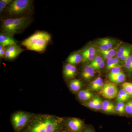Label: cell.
Returning <instances> with one entry per match:
<instances>
[{
    "instance_id": "obj_22",
    "label": "cell",
    "mask_w": 132,
    "mask_h": 132,
    "mask_svg": "<svg viewBox=\"0 0 132 132\" xmlns=\"http://www.w3.org/2000/svg\"><path fill=\"white\" fill-rule=\"evenodd\" d=\"M132 52V46H130L127 49L123 52L118 51L117 53V57L120 59L123 56L127 54H131Z\"/></svg>"
},
{
    "instance_id": "obj_16",
    "label": "cell",
    "mask_w": 132,
    "mask_h": 132,
    "mask_svg": "<svg viewBox=\"0 0 132 132\" xmlns=\"http://www.w3.org/2000/svg\"><path fill=\"white\" fill-rule=\"evenodd\" d=\"M121 65L120 64L119 60L118 58H112L108 60L107 62L106 69L107 70H111L112 69L115 67H121Z\"/></svg>"
},
{
    "instance_id": "obj_26",
    "label": "cell",
    "mask_w": 132,
    "mask_h": 132,
    "mask_svg": "<svg viewBox=\"0 0 132 132\" xmlns=\"http://www.w3.org/2000/svg\"><path fill=\"white\" fill-rule=\"evenodd\" d=\"M124 63L126 68L128 71L132 72V55H130Z\"/></svg>"
},
{
    "instance_id": "obj_14",
    "label": "cell",
    "mask_w": 132,
    "mask_h": 132,
    "mask_svg": "<svg viewBox=\"0 0 132 132\" xmlns=\"http://www.w3.org/2000/svg\"><path fill=\"white\" fill-rule=\"evenodd\" d=\"M132 97V96L127 93L123 88L121 89L117 95L116 101L118 102H124Z\"/></svg>"
},
{
    "instance_id": "obj_36",
    "label": "cell",
    "mask_w": 132,
    "mask_h": 132,
    "mask_svg": "<svg viewBox=\"0 0 132 132\" xmlns=\"http://www.w3.org/2000/svg\"><path fill=\"white\" fill-rule=\"evenodd\" d=\"M81 132H95L92 128L90 127H86L84 128Z\"/></svg>"
},
{
    "instance_id": "obj_20",
    "label": "cell",
    "mask_w": 132,
    "mask_h": 132,
    "mask_svg": "<svg viewBox=\"0 0 132 132\" xmlns=\"http://www.w3.org/2000/svg\"><path fill=\"white\" fill-rule=\"evenodd\" d=\"M20 54L19 53H13L9 52L6 48L5 53V58L7 60H12L16 58Z\"/></svg>"
},
{
    "instance_id": "obj_25",
    "label": "cell",
    "mask_w": 132,
    "mask_h": 132,
    "mask_svg": "<svg viewBox=\"0 0 132 132\" xmlns=\"http://www.w3.org/2000/svg\"><path fill=\"white\" fill-rule=\"evenodd\" d=\"M125 112L128 115H132V100L128 101L126 104Z\"/></svg>"
},
{
    "instance_id": "obj_18",
    "label": "cell",
    "mask_w": 132,
    "mask_h": 132,
    "mask_svg": "<svg viewBox=\"0 0 132 132\" xmlns=\"http://www.w3.org/2000/svg\"><path fill=\"white\" fill-rule=\"evenodd\" d=\"M96 50L94 47H89L85 48L82 51L81 55H94L96 54Z\"/></svg>"
},
{
    "instance_id": "obj_21",
    "label": "cell",
    "mask_w": 132,
    "mask_h": 132,
    "mask_svg": "<svg viewBox=\"0 0 132 132\" xmlns=\"http://www.w3.org/2000/svg\"><path fill=\"white\" fill-rule=\"evenodd\" d=\"M122 87L127 93L132 96V83L125 82L122 85Z\"/></svg>"
},
{
    "instance_id": "obj_1",
    "label": "cell",
    "mask_w": 132,
    "mask_h": 132,
    "mask_svg": "<svg viewBox=\"0 0 132 132\" xmlns=\"http://www.w3.org/2000/svg\"><path fill=\"white\" fill-rule=\"evenodd\" d=\"M63 119L55 116L40 114L32 116L22 132H58Z\"/></svg>"
},
{
    "instance_id": "obj_39",
    "label": "cell",
    "mask_w": 132,
    "mask_h": 132,
    "mask_svg": "<svg viewBox=\"0 0 132 132\" xmlns=\"http://www.w3.org/2000/svg\"><path fill=\"white\" fill-rule=\"evenodd\" d=\"M101 54L102 55H103V57H104V59H107V60H110L112 59V57H111L110 55H109L106 54L104 53H101Z\"/></svg>"
},
{
    "instance_id": "obj_28",
    "label": "cell",
    "mask_w": 132,
    "mask_h": 132,
    "mask_svg": "<svg viewBox=\"0 0 132 132\" xmlns=\"http://www.w3.org/2000/svg\"><path fill=\"white\" fill-rule=\"evenodd\" d=\"M122 72L123 71H121V68L120 67L114 68L111 69V72L109 74L108 77L119 74Z\"/></svg>"
},
{
    "instance_id": "obj_40",
    "label": "cell",
    "mask_w": 132,
    "mask_h": 132,
    "mask_svg": "<svg viewBox=\"0 0 132 132\" xmlns=\"http://www.w3.org/2000/svg\"><path fill=\"white\" fill-rule=\"evenodd\" d=\"M61 132H72L71 131H69V130H64V131H62Z\"/></svg>"
},
{
    "instance_id": "obj_34",
    "label": "cell",
    "mask_w": 132,
    "mask_h": 132,
    "mask_svg": "<svg viewBox=\"0 0 132 132\" xmlns=\"http://www.w3.org/2000/svg\"><path fill=\"white\" fill-rule=\"evenodd\" d=\"M5 53L6 49H5V47L2 45H0V57L1 58L5 57Z\"/></svg>"
},
{
    "instance_id": "obj_35",
    "label": "cell",
    "mask_w": 132,
    "mask_h": 132,
    "mask_svg": "<svg viewBox=\"0 0 132 132\" xmlns=\"http://www.w3.org/2000/svg\"><path fill=\"white\" fill-rule=\"evenodd\" d=\"M105 65V62L104 60V61H102L101 63L98 64L97 65L94 66V67L93 68L95 70H99V69L104 68Z\"/></svg>"
},
{
    "instance_id": "obj_17",
    "label": "cell",
    "mask_w": 132,
    "mask_h": 132,
    "mask_svg": "<svg viewBox=\"0 0 132 132\" xmlns=\"http://www.w3.org/2000/svg\"><path fill=\"white\" fill-rule=\"evenodd\" d=\"M6 49L9 52H13V53H19V54H20L24 50L22 49L21 48L16 45L8 46Z\"/></svg>"
},
{
    "instance_id": "obj_32",
    "label": "cell",
    "mask_w": 132,
    "mask_h": 132,
    "mask_svg": "<svg viewBox=\"0 0 132 132\" xmlns=\"http://www.w3.org/2000/svg\"><path fill=\"white\" fill-rule=\"evenodd\" d=\"M103 39L104 42L106 44L109 49H111L112 48L114 44V43L113 40L111 39H109V38H104V39Z\"/></svg>"
},
{
    "instance_id": "obj_27",
    "label": "cell",
    "mask_w": 132,
    "mask_h": 132,
    "mask_svg": "<svg viewBox=\"0 0 132 132\" xmlns=\"http://www.w3.org/2000/svg\"><path fill=\"white\" fill-rule=\"evenodd\" d=\"M102 109L105 112L107 113H116L117 112L115 111V107L105 106H102Z\"/></svg>"
},
{
    "instance_id": "obj_29",
    "label": "cell",
    "mask_w": 132,
    "mask_h": 132,
    "mask_svg": "<svg viewBox=\"0 0 132 132\" xmlns=\"http://www.w3.org/2000/svg\"><path fill=\"white\" fill-rule=\"evenodd\" d=\"M98 52H99L100 53H104L106 54L110 55L111 57H113L116 54V51L114 49H109L107 50H101L98 49L97 50Z\"/></svg>"
},
{
    "instance_id": "obj_33",
    "label": "cell",
    "mask_w": 132,
    "mask_h": 132,
    "mask_svg": "<svg viewBox=\"0 0 132 132\" xmlns=\"http://www.w3.org/2000/svg\"><path fill=\"white\" fill-rule=\"evenodd\" d=\"M102 102L100 97H98V100H97V104L95 108V109L97 110H101L102 108Z\"/></svg>"
},
{
    "instance_id": "obj_31",
    "label": "cell",
    "mask_w": 132,
    "mask_h": 132,
    "mask_svg": "<svg viewBox=\"0 0 132 132\" xmlns=\"http://www.w3.org/2000/svg\"><path fill=\"white\" fill-rule=\"evenodd\" d=\"M95 55H82V62L93 61L95 58Z\"/></svg>"
},
{
    "instance_id": "obj_30",
    "label": "cell",
    "mask_w": 132,
    "mask_h": 132,
    "mask_svg": "<svg viewBox=\"0 0 132 132\" xmlns=\"http://www.w3.org/2000/svg\"><path fill=\"white\" fill-rule=\"evenodd\" d=\"M98 97H95L94 98L93 100L90 101L88 103L86 104L87 106L90 108L92 109H95L96 104H97V100H98Z\"/></svg>"
},
{
    "instance_id": "obj_4",
    "label": "cell",
    "mask_w": 132,
    "mask_h": 132,
    "mask_svg": "<svg viewBox=\"0 0 132 132\" xmlns=\"http://www.w3.org/2000/svg\"><path fill=\"white\" fill-rule=\"evenodd\" d=\"M31 0H14L5 10L6 13L11 16L22 15L28 12L32 6Z\"/></svg>"
},
{
    "instance_id": "obj_5",
    "label": "cell",
    "mask_w": 132,
    "mask_h": 132,
    "mask_svg": "<svg viewBox=\"0 0 132 132\" xmlns=\"http://www.w3.org/2000/svg\"><path fill=\"white\" fill-rule=\"evenodd\" d=\"M32 116L31 114L23 111H19L12 116L11 121L13 127L17 131L21 130L27 125Z\"/></svg>"
},
{
    "instance_id": "obj_10",
    "label": "cell",
    "mask_w": 132,
    "mask_h": 132,
    "mask_svg": "<svg viewBox=\"0 0 132 132\" xmlns=\"http://www.w3.org/2000/svg\"><path fill=\"white\" fill-rule=\"evenodd\" d=\"M95 71L94 69L90 65L85 67L82 69L81 75L86 80H90L94 76Z\"/></svg>"
},
{
    "instance_id": "obj_19",
    "label": "cell",
    "mask_w": 132,
    "mask_h": 132,
    "mask_svg": "<svg viewBox=\"0 0 132 132\" xmlns=\"http://www.w3.org/2000/svg\"><path fill=\"white\" fill-rule=\"evenodd\" d=\"M98 49L102 50H109V48L104 42L103 39H100L98 40L96 42Z\"/></svg>"
},
{
    "instance_id": "obj_15",
    "label": "cell",
    "mask_w": 132,
    "mask_h": 132,
    "mask_svg": "<svg viewBox=\"0 0 132 132\" xmlns=\"http://www.w3.org/2000/svg\"><path fill=\"white\" fill-rule=\"evenodd\" d=\"M108 78L112 82L119 84L125 81L126 79V76L125 73L122 72L119 74L110 76Z\"/></svg>"
},
{
    "instance_id": "obj_37",
    "label": "cell",
    "mask_w": 132,
    "mask_h": 132,
    "mask_svg": "<svg viewBox=\"0 0 132 132\" xmlns=\"http://www.w3.org/2000/svg\"><path fill=\"white\" fill-rule=\"evenodd\" d=\"M125 106H126V104H125L124 102H118L116 106L121 109L122 110L125 111Z\"/></svg>"
},
{
    "instance_id": "obj_7",
    "label": "cell",
    "mask_w": 132,
    "mask_h": 132,
    "mask_svg": "<svg viewBox=\"0 0 132 132\" xmlns=\"http://www.w3.org/2000/svg\"><path fill=\"white\" fill-rule=\"evenodd\" d=\"M67 126L71 132H81L83 129V123L79 119L72 118L68 121Z\"/></svg>"
},
{
    "instance_id": "obj_8",
    "label": "cell",
    "mask_w": 132,
    "mask_h": 132,
    "mask_svg": "<svg viewBox=\"0 0 132 132\" xmlns=\"http://www.w3.org/2000/svg\"><path fill=\"white\" fill-rule=\"evenodd\" d=\"M16 43L17 42L12 36L5 33H1L0 34V45L5 47L16 45Z\"/></svg>"
},
{
    "instance_id": "obj_24",
    "label": "cell",
    "mask_w": 132,
    "mask_h": 132,
    "mask_svg": "<svg viewBox=\"0 0 132 132\" xmlns=\"http://www.w3.org/2000/svg\"><path fill=\"white\" fill-rule=\"evenodd\" d=\"M104 60L103 58L100 56H97L95 57L94 60L89 65L91 66L92 67H93L94 66L97 65L100 63H101L102 61H104Z\"/></svg>"
},
{
    "instance_id": "obj_12",
    "label": "cell",
    "mask_w": 132,
    "mask_h": 132,
    "mask_svg": "<svg viewBox=\"0 0 132 132\" xmlns=\"http://www.w3.org/2000/svg\"><path fill=\"white\" fill-rule=\"evenodd\" d=\"M93 93L88 90H81L78 94L79 99L82 101L89 100L94 97Z\"/></svg>"
},
{
    "instance_id": "obj_11",
    "label": "cell",
    "mask_w": 132,
    "mask_h": 132,
    "mask_svg": "<svg viewBox=\"0 0 132 132\" xmlns=\"http://www.w3.org/2000/svg\"><path fill=\"white\" fill-rule=\"evenodd\" d=\"M82 60V55L79 53H75L70 55L67 60L68 64L74 65L79 64Z\"/></svg>"
},
{
    "instance_id": "obj_3",
    "label": "cell",
    "mask_w": 132,
    "mask_h": 132,
    "mask_svg": "<svg viewBox=\"0 0 132 132\" xmlns=\"http://www.w3.org/2000/svg\"><path fill=\"white\" fill-rule=\"evenodd\" d=\"M29 20L28 15L5 19L2 21V24L3 33L13 36L15 34L18 32L25 27Z\"/></svg>"
},
{
    "instance_id": "obj_23",
    "label": "cell",
    "mask_w": 132,
    "mask_h": 132,
    "mask_svg": "<svg viewBox=\"0 0 132 132\" xmlns=\"http://www.w3.org/2000/svg\"><path fill=\"white\" fill-rule=\"evenodd\" d=\"M12 0H1L0 1V12L1 13L4 9L11 2H13Z\"/></svg>"
},
{
    "instance_id": "obj_38",
    "label": "cell",
    "mask_w": 132,
    "mask_h": 132,
    "mask_svg": "<svg viewBox=\"0 0 132 132\" xmlns=\"http://www.w3.org/2000/svg\"><path fill=\"white\" fill-rule=\"evenodd\" d=\"M115 109L116 112L119 113L121 114H123L125 113V111L122 110V109H121L119 108L117 106L115 107Z\"/></svg>"
},
{
    "instance_id": "obj_6",
    "label": "cell",
    "mask_w": 132,
    "mask_h": 132,
    "mask_svg": "<svg viewBox=\"0 0 132 132\" xmlns=\"http://www.w3.org/2000/svg\"><path fill=\"white\" fill-rule=\"evenodd\" d=\"M100 93L106 98L114 99L118 95V88L115 85L112 83L106 82L104 84Z\"/></svg>"
},
{
    "instance_id": "obj_9",
    "label": "cell",
    "mask_w": 132,
    "mask_h": 132,
    "mask_svg": "<svg viewBox=\"0 0 132 132\" xmlns=\"http://www.w3.org/2000/svg\"><path fill=\"white\" fill-rule=\"evenodd\" d=\"M76 68L74 65L69 64H66L63 69V75L66 78H73L75 76Z\"/></svg>"
},
{
    "instance_id": "obj_2",
    "label": "cell",
    "mask_w": 132,
    "mask_h": 132,
    "mask_svg": "<svg viewBox=\"0 0 132 132\" xmlns=\"http://www.w3.org/2000/svg\"><path fill=\"white\" fill-rule=\"evenodd\" d=\"M51 40V35L47 32L38 31L24 40L21 45L28 50L43 52L46 48Z\"/></svg>"
},
{
    "instance_id": "obj_13",
    "label": "cell",
    "mask_w": 132,
    "mask_h": 132,
    "mask_svg": "<svg viewBox=\"0 0 132 132\" xmlns=\"http://www.w3.org/2000/svg\"><path fill=\"white\" fill-rule=\"evenodd\" d=\"M82 82L80 80L76 79L72 80L69 83L70 89L73 92H79L82 87Z\"/></svg>"
}]
</instances>
